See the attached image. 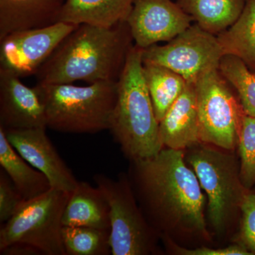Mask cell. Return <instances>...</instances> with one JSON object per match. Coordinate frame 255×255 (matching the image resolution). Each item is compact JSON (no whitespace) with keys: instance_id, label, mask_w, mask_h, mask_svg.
<instances>
[{"instance_id":"cell-2","label":"cell","mask_w":255,"mask_h":255,"mask_svg":"<svg viewBox=\"0 0 255 255\" xmlns=\"http://www.w3.org/2000/svg\"><path fill=\"white\" fill-rule=\"evenodd\" d=\"M132 42L127 21L111 27L78 24L37 72V83L117 81Z\"/></svg>"},{"instance_id":"cell-10","label":"cell","mask_w":255,"mask_h":255,"mask_svg":"<svg viewBox=\"0 0 255 255\" xmlns=\"http://www.w3.org/2000/svg\"><path fill=\"white\" fill-rule=\"evenodd\" d=\"M78 25L59 22L13 32L0 39V73L18 78L36 75L43 64Z\"/></svg>"},{"instance_id":"cell-29","label":"cell","mask_w":255,"mask_h":255,"mask_svg":"<svg viewBox=\"0 0 255 255\" xmlns=\"http://www.w3.org/2000/svg\"></svg>"},{"instance_id":"cell-27","label":"cell","mask_w":255,"mask_h":255,"mask_svg":"<svg viewBox=\"0 0 255 255\" xmlns=\"http://www.w3.org/2000/svg\"><path fill=\"white\" fill-rule=\"evenodd\" d=\"M159 238L164 242V246L167 249L168 253H172V254L177 255H253L251 252L240 244L235 243L226 248H185L183 246H179L177 242L174 241L172 238L168 236L161 235Z\"/></svg>"},{"instance_id":"cell-6","label":"cell","mask_w":255,"mask_h":255,"mask_svg":"<svg viewBox=\"0 0 255 255\" xmlns=\"http://www.w3.org/2000/svg\"><path fill=\"white\" fill-rule=\"evenodd\" d=\"M110 207L112 255H148L157 253L159 233L139 206L127 174L113 179L104 174L93 177Z\"/></svg>"},{"instance_id":"cell-22","label":"cell","mask_w":255,"mask_h":255,"mask_svg":"<svg viewBox=\"0 0 255 255\" xmlns=\"http://www.w3.org/2000/svg\"><path fill=\"white\" fill-rule=\"evenodd\" d=\"M62 241L66 255H112L110 230L63 226Z\"/></svg>"},{"instance_id":"cell-7","label":"cell","mask_w":255,"mask_h":255,"mask_svg":"<svg viewBox=\"0 0 255 255\" xmlns=\"http://www.w3.org/2000/svg\"><path fill=\"white\" fill-rule=\"evenodd\" d=\"M70 192L49 189L25 201L0 229V250L26 243L45 255H66L62 241L63 215Z\"/></svg>"},{"instance_id":"cell-26","label":"cell","mask_w":255,"mask_h":255,"mask_svg":"<svg viewBox=\"0 0 255 255\" xmlns=\"http://www.w3.org/2000/svg\"><path fill=\"white\" fill-rule=\"evenodd\" d=\"M25 200L10 178L1 169L0 172V223L7 222L21 207Z\"/></svg>"},{"instance_id":"cell-23","label":"cell","mask_w":255,"mask_h":255,"mask_svg":"<svg viewBox=\"0 0 255 255\" xmlns=\"http://www.w3.org/2000/svg\"><path fill=\"white\" fill-rule=\"evenodd\" d=\"M219 70L236 90L243 112L255 117V73L243 60L233 55H223Z\"/></svg>"},{"instance_id":"cell-19","label":"cell","mask_w":255,"mask_h":255,"mask_svg":"<svg viewBox=\"0 0 255 255\" xmlns=\"http://www.w3.org/2000/svg\"><path fill=\"white\" fill-rule=\"evenodd\" d=\"M177 3L196 24L217 36L237 21L246 0H177Z\"/></svg>"},{"instance_id":"cell-5","label":"cell","mask_w":255,"mask_h":255,"mask_svg":"<svg viewBox=\"0 0 255 255\" xmlns=\"http://www.w3.org/2000/svg\"><path fill=\"white\" fill-rule=\"evenodd\" d=\"M186 161L195 172L208 199V216L215 232H226L241 213L243 187L240 163L231 150L199 142L189 148Z\"/></svg>"},{"instance_id":"cell-4","label":"cell","mask_w":255,"mask_h":255,"mask_svg":"<svg viewBox=\"0 0 255 255\" xmlns=\"http://www.w3.org/2000/svg\"><path fill=\"white\" fill-rule=\"evenodd\" d=\"M33 87L44 106L48 128L75 134L109 130L117 81L97 82L85 87L37 83Z\"/></svg>"},{"instance_id":"cell-17","label":"cell","mask_w":255,"mask_h":255,"mask_svg":"<svg viewBox=\"0 0 255 255\" xmlns=\"http://www.w3.org/2000/svg\"><path fill=\"white\" fill-rule=\"evenodd\" d=\"M134 0H65L60 21L111 27L126 21Z\"/></svg>"},{"instance_id":"cell-14","label":"cell","mask_w":255,"mask_h":255,"mask_svg":"<svg viewBox=\"0 0 255 255\" xmlns=\"http://www.w3.org/2000/svg\"><path fill=\"white\" fill-rule=\"evenodd\" d=\"M163 147L185 150L201 142L194 84L187 83L181 95L159 122Z\"/></svg>"},{"instance_id":"cell-11","label":"cell","mask_w":255,"mask_h":255,"mask_svg":"<svg viewBox=\"0 0 255 255\" xmlns=\"http://www.w3.org/2000/svg\"><path fill=\"white\" fill-rule=\"evenodd\" d=\"M126 21L134 44L145 49L173 39L187 29L193 20L172 0H134Z\"/></svg>"},{"instance_id":"cell-28","label":"cell","mask_w":255,"mask_h":255,"mask_svg":"<svg viewBox=\"0 0 255 255\" xmlns=\"http://www.w3.org/2000/svg\"><path fill=\"white\" fill-rule=\"evenodd\" d=\"M1 255H43L38 248L26 243H14L0 250Z\"/></svg>"},{"instance_id":"cell-20","label":"cell","mask_w":255,"mask_h":255,"mask_svg":"<svg viewBox=\"0 0 255 255\" xmlns=\"http://www.w3.org/2000/svg\"><path fill=\"white\" fill-rule=\"evenodd\" d=\"M217 38L223 55L237 57L255 73V0H246L237 21Z\"/></svg>"},{"instance_id":"cell-18","label":"cell","mask_w":255,"mask_h":255,"mask_svg":"<svg viewBox=\"0 0 255 255\" xmlns=\"http://www.w3.org/2000/svg\"><path fill=\"white\" fill-rule=\"evenodd\" d=\"M0 165L25 201L31 200L51 189L46 176L28 163L8 141L0 128Z\"/></svg>"},{"instance_id":"cell-25","label":"cell","mask_w":255,"mask_h":255,"mask_svg":"<svg viewBox=\"0 0 255 255\" xmlns=\"http://www.w3.org/2000/svg\"><path fill=\"white\" fill-rule=\"evenodd\" d=\"M241 225L236 240L255 255V191L247 190L241 205Z\"/></svg>"},{"instance_id":"cell-8","label":"cell","mask_w":255,"mask_h":255,"mask_svg":"<svg viewBox=\"0 0 255 255\" xmlns=\"http://www.w3.org/2000/svg\"><path fill=\"white\" fill-rule=\"evenodd\" d=\"M194 87L201 142L234 150L245 113L231 85L216 68L202 74Z\"/></svg>"},{"instance_id":"cell-12","label":"cell","mask_w":255,"mask_h":255,"mask_svg":"<svg viewBox=\"0 0 255 255\" xmlns=\"http://www.w3.org/2000/svg\"><path fill=\"white\" fill-rule=\"evenodd\" d=\"M46 128L4 130L9 143L34 168L44 174L53 189L71 192L78 181L46 135Z\"/></svg>"},{"instance_id":"cell-15","label":"cell","mask_w":255,"mask_h":255,"mask_svg":"<svg viewBox=\"0 0 255 255\" xmlns=\"http://www.w3.org/2000/svg\"><path fill=\"white\" fill-rule=\"evenodd\" d=\"M65 0H0V39L59 22Z\"/></svg>"},{"instance_id":"cell-24","label":"cell","mask_w":255,"mask_h":255,"mask_svg":"<svg viewBox=\"0 0 255 255\" xmlns=\"http://www.w3.org/2000/svg\"><path fill=\"white\" fill-rule=\"evenodd\" d=\"M238 146L242 184L246 189L251 190L255 187V117L246 114L243 116Z\"/></svg>"},{"instance_id":"cell-13","label":"cell","mask_w":255,"mask_h":255,"mask_svg":"<svg viewBox=\"0 0 255 255\" xmlns=\"http://www.w3.org/2000/svg\"><path fill=\"white\" fill-rule=\"evenodd\" d=\"M0 128L4 130L46 128L44 106L34 87L0 73Z\"/></svg>"},{"instance_id":"cell-21","label":"cell","mask_w":255,"mask_h":255,"mask_svg":"<svg viewBox=\"0 0 255 255\" xmlns=\"http://www.w3.org/2000/svg\"><path fill=\"white\" fill-rule=\"evenodd\" d=\"M143 75L158 122L184 91L187 82L170 69L143 64Z\"/></svg>"},{"instance_id":"cell-9","label":"cell","mask_w":255,"mask_h":255,"mask_svg":"<svg viewBox=\"0 0 255 255\" xmlns=\"http://www.w3.org/2000/svg\"><path fill=\"white\" fill-rule=\"evenodd\" d=\"M223 55L217 36L194 23L167 44L143 49L142 62L170 69L194 84L206 71L219 68Z\"/></svg>"},{"instance_id":"cell-16","label":"cell","mask_w":255,"mask_h":255,"mask_svg":"<svg viewBox=\"0 0 255 255\" xmlns=\"http://www.w3.org/2000/svg\"><path fill=\"white\" fill-rule=\"evenodd\" d=\"M63 225L110 230V207L102 191L97 186L79 182L70 192L64 210Z\"/></svg>"},{"instance_id":"cell-1","label":"cell","mask_w":255,"mask_h":255,"mask_svg":"<svg viewBox=\"0 0 255 255\" xmlns=\"http://www.w3.org/2000/svg\"><path fill=\"white\" fill-rule=\"evenodd\" d=\"M184 150L163 147L154 157L130 161L128 179L147 221L161 235L209 241L206 197Z\"/></svg>"},{"instance_id":"cell-3","label":"cell","mask_w":255,"mask_h":255,"mask_svg":"<svg viewBox=\"0 0 255 255\" xmlns=\"http://www.w3.org/2000/svg\"><path fill=\"white\" fill-rule=\"evenodd\" d=\"M143 48L134 44L117 80L110 130L129 161L154 157L163 148L150 94L143 75Z\"/></svg>"}]
</instances>
